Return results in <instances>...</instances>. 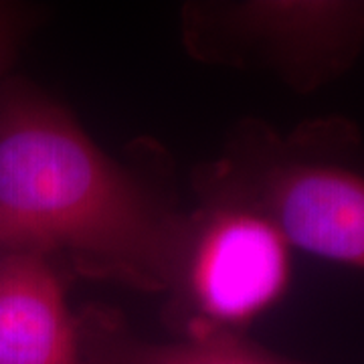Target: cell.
Here are the masks:
<instances>
[{"instance_id":"6da1fadb","label":"cell","mask_w":364,"mask_h":364,"mask_svg":"<svg viewBox=\"0 0 364 364\" xmlns=\"http://www.w3.org/2000/svg\"><path fill=\"white\" fill-rule=\"evenodd\" d=\"M188 217L176 215L33 85L0 83V253L65 259L79 273L168 291Z\"/></svg>"},{"instance_id":"7a4b0ae2","label":"cell","mask_w":364,"mask_h":364,"mask_svg":"<svg viewBox=\"0 0 364 364\" xmlns=\"http://www.w3.org/2000/svg\"><path fill=\"white\" fill-rule=\"evenodd\" d=\"M291 245L257 208L210 198L188 217L172 294L182 336L243 334L291 286Z\"/></svg>"},{"instance_id":"3957f363","label":"cell","mask_w":364,"mask_h":364,"mask_svg":"<svg viewBox=\"0 0 364 364\" xmlns=\"http://www.w3.org/2000/svg\"><path fill=\"white\" fill-rule=\"evenodd\" d=\"M257 208L291 249L364 269V174L328 162L282 158L257 166L249 178L213 188Z\"/></svg>"},{"instance_id":"277c9868","label":"cell","mask_w":364,"mask_h":364,"mask_svg":"<svg viewBox=\"0 0 364 364\" xmlns=\"http://www.w3.org/2000/svg\"><path fill=\"white\" fill-rule=\"evenodd\" d=\"M360 11L342 4L241 2L198 6L186 16V41L200 59L259 55L284 71L322 63L356 33Z\"/></svg>"},{"instance_id":"5b68a950","label":"cell","mask_w":364,"mask_h":364,"mask_svg":"<svg viewBox=\"0 0 364 364\" xmlns=\"http://www.w3.org/2000/svg\"><path fill=\"white\" fill-rule=\"evenodd\" d=\"M0 364H85L81 316L45 255L0 253Z\"/></svg>"},{"instance_id":"8992f818","label":"cell","mask_w":364,"mask_h":364,"mask_svg":"<svg viewBox=\"0 0 364 364\" xmlns=\"http://www.w3.org/2000/svg\"><path fill=\"white\" fill-rule=\"evenodd\" d=\"M81 332L85 364H310L267 350L245 334L148 342L132 336L104 312L83 314Z\"/></svg>"},{"instance_id":"52a82bcc","label":"cell","mask_w":364,"mask_h":364,"mask_svg":"<svg viewBox=\"0 0 364 364\" xmlns=\"http://www.w3.org/2000/svg\"><path fill=\"white\" fill-rule=\"evenodd\" d=\"M37 25V13L16 2H0V83L9 77L14 59Z\"/></svg>"}]
</instances>
